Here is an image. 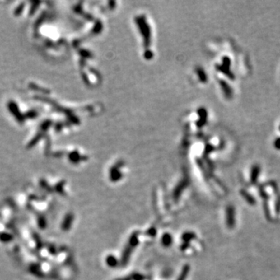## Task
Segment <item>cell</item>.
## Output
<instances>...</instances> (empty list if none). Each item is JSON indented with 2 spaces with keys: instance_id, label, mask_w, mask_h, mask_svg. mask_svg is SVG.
Returning <instances> with one entry per match:
<instances>
[{
  "instance_id": "obj_1",
  "label": "cell",
  "mask_w": 280,
  "mask_h": 280,
  "mask_svg": "<svg viewBox=\"0 0 280 280\" xmlns=\"http://www.w3.org/2000/svg\"><path fill=\"white\" fill-rule=\"evenodd\" d=\"M274 145H275V148H277V149H280V138H277L275 140V142H274Z\"/></svg>"
},
{
  "instance_id": "obj_2",
  "label": "cell",
  "mask_w": 280,
  "mask_h": 280,
  "mask_svg": "<svg viewBox=\"0 0 280 280\" xmlns=\"http://www.w3.org/2000/svg\"><path fill=\"white\" fill-rule=\"evenodd\" d=\"M279 131H280V125H279Z\"/></svg>"
}]
</instances>
